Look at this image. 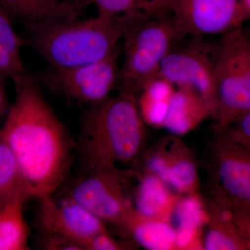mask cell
I'll list each match as a JSON object with an SVG mask.
<instances>
[{"instance_id":"1","label":"cell","mask_w":250,"mask_h":250,"mask_svg":"<svg viewBox=\"0 0 250 250\" xmlns=\"http://www.w3.org/2000/svg\"><path fill=\"white\" fill-rule=\"evenodd\" d=\"M16 98L0 128L38 200L65 184L75 143L27 72L13 80Z\"/></svg>"},{"instance_id":"2","label":"cell","mask_w":250,"mask_h":250,"mask_svg":"<svg viewBox=\"0 0 250 250\" xmlns=\"http://www.w3.org/2000/svg\"><path fill=\"white\" fill-rule=\"evenodd\" d=\"M132 14L120 17L97 16L91 19L60 20L26 26L28 41L52 65L68 68L109 57L126 31L149 17Z\"/></svg>"},{"instance_id":"3","label":"cell","mask_w":250,"mask_h":250,"mask_svg":"<svg viewBox=\"0 0 250 250\" xmlns=\"http://www.w3.org/2000/svg\"><path fill=\"white\" fill-rule=\"evenodd\" d=\"M137 97L118 91L116 97L90 106L83 116L77 149L82 170L133 161L144 138Z\"/></svg>"},{"instance_id":"4","label":"cell","mask_w":250,"mask_h":250,"mask_svg":"<svg viewBox=\"0 0 250 250\" xmlns=\"http://www.w3.org/2000/svg\"><path fill=\"white\" fill-rule=\"evenodd\" d=\"M186 37L170 12L146 18L130 28L123 39L124 61L118 90L137 97L148 81L158 75L171 49Z\"/></svg>"},{"instance_id":"5","label":"cell","mask_w":250,"mask_h":250,"mask_svg":"<svg viewBox=\"0 0 250 250\" xmlns=\"http://www.w3.org/2000/svg\"><path fill=\"white\" fill-rule=\"evenodd\" d=\"M214 92L213 114L222 129L250 111V35L243 27L217 42Z\"/></svg>"},{"instance_id":"6","label":"cell","mask_w":250,"mask_h":250,"mask_svg":"<svg viewBox=\"0 0 250 250\" xmlns=\"http://www.w3.org/2000/svg\"><path fill=\"white\" fill-rule=\"evenodd\" d=\"M128 181V174L115 165L94 166L82 170L65 195L104 223H124L134 210Z\"/></svg>"},{"instance_id":"7","label":"cell","mask_w":250,"mask_h":250,"mask_svg":"<svg viewBox=\"0 0 250 250\" xmlns=\"http://www.w3.org/2000/svg\"><path fill=\"white\" fill-rule=\"evenodd\" d=\"M181 41L161 62L159 75L175 88L191 90L214 112V65L216 43L205 38Z\"/></svg>"},{"instance_id":"8","label":"cell","mask_w":250,"mask_h":250,"mask_svg":"<svg viewBox=\"0 0 250 250\" xmlns=\"http://www.w3.org/2000/svg\"><path fill=\"white\" fill-rule=\"evenodd\" d=\"M119 77L116 50L98 62L68 68H52L46 82L70 101L90 107L111 97V92L118 86Z\"/></svg>"},{"instance_id":"9","label":"cell","mask_w":250,"mask_h":250,"mask_svg":"<svg viewBox=\"0 0 250 250\" xmlns=\"http://www.w3.org/2000/svg\"><path fill=\"white\" fill-rule=\"evenodd\" d=\"M168 4L187 36H223L248 21L241 0H168Z\"/></svg>"},{"instance_id":"10","label":"cell","mask_w":250,"mask_h":250,"mask_svg":"<svg viewBox=\"0 0 250 250\" xmlns=\"http://www.w3.org/2000/svg\"><path fill=\"white\" fill-rule=\"evenodd\" d=\"M39 223L41 231L59 233L70 238L83 250L90 238L107 231L105 223L73 199L64 195L39 200Z\"/></svg>"},{"instance_id":"11","label":"cell","mask_w":250,"mask_h":250,"mask_svg":"<svg viewBox=\"0 0 250 250\" xmlns=\"http://www.w3.org/2000/svg\"><path fill=\"white\" fill-rule=\"evenodd\" d=\"M228 139L217 152L218 184L233 203L250 210V149Z\"/></svg>"},{"instance_id":"12","label":"cell","mask_w":250,"mask_h":250,"mask_svg":"<svg viewBox=\"0 0 250 250\" xmlns=\"http://www.w3.org/2000/svg\"><path fill=\"white\" fill-rule=\"evenodd\" d=\"M84 1L59 0H0V8L12 20L29 24L75 19L83 13Z\"/></svg>"},{"instance_id":"13","label":"cell","mask_w":250,"mask_h":250,"mask_svg":"<svg viewBox=\"0 0 250 250\" xmlns=\"http://www.w3.org/2000/svg\"><path fill=\"white\" fill-rule=\"evenodd\" d=\"M208 111H211L209 106L198 95L177 88L170 99L164 126L172 134L182 135Z\"/></svg>"},{"instance_id":"14","label":"cell","mask_w":250,"mask_h":250,"mask_svg":"<svg viewBox=\"0 0 250 250\" xmlns=\"http://www.w3.org/2000/svg\"><path fill=\"white\" fill-rule=\"evenodd\" d=\"M21 198L29 201L35 197L0 129V206Z\"/></svg>"},{"instance_id":"15","label":"cell","mask_w":250,"mask_h":250,"mask_svg":"<svg viewBox=\"0 0 250 250\" xmlns=\"http://www.w3.org/2000/svg\"><path fill=\"white\" fill-rule=\"evenodd\" d=\"M27 202L16 199L0 208V250H30V229L24 215Z\"/></svg>"},{"instance_id":"16","label":"cell","mask_w":250,"mask_h":250,"mask_svg":"<svg viewBox=\"0 0 250 250\" xmlns=\"http://www.w3.org/2000/svg\"><path fill=\"white\" fill-rule=\"evenodd\" d=\"M24 42L14 30L12 20L0 8V77L4 80L27 72L21 54Z\"/></svg>"},{"instance_id":"17","label":"cell","mask_w":250,"mask_h":250,"mask_svg":"<svg viewBox=\"0 0 250 250\" xmlns=\"http://www.w3.org/2000/svg\"><path fill=\"white\" fill-rule=\"evenodd\" d=\"M124 223L129 225L136 241L146 249L169 250L175 243L176 231L172 227L164 223L146 220L134 209Z\"/></svg>"},{"instance_id":"18","label":"cell","mask_w":250,"mask_h":250,"mask_svg":"<svg viewBox=\"0 0 250 250\" xmlns=\"http://www.w3.org/2000/svg\"><path fill=\"white\" fill-rule=\"evenodd\" d=\"M98 15L104 17H120L132 14L148 16L170 12L168 0H93Z\"/></svg>"},{"instance_id":"19","label":"cell","mask_w":250,"mask_h":250,"mask_svg":"<svg viewBox=\"0 0 250 250\" xmlns=\"http://www.w3.org/2000/svg\"><path fill=\"white\" fill-rule=\"evenodd\" d=\"M168 197L162 181L155 176H147L136 190L134 210L144 218H152L166 207Z\"/></svg>"},{"instance_id":"20","label":"cell","mask_w":250,"mask_h":250,"mask_svg":"<svg viewBox=\"0 0 250 250\" xmlns=\"http://www.w3.org/2000/svg\"><path fill=\"white\" fill-rule=\"evenodd\" d=\"M175 218L178 231L195 233L203 222L205 215L198 200L194 197H188L178 205Z\"/></svg>"},{"instance_id":"21","label":"cell","mask_w":250,"mask_h":250,"mask_svg":"<svg viewBox=\"0 0 250 250\" xmlns=\"http://www.w3.org/2000/svg\"><path fill=\"white\" fill-rule=\"evenodd\" d=\"M229 228L210 229L205 239V248L207 250H231L241 249L242 242L234 236Z\"/></svg>"},{"instance_id":"22","label":"cell","mask_w":250,"mask_h":250,"mask_svg":"<svg viewBox=\"0 0 250 250\" xmlns=\"http://www.w3.org/2000/svg\"><path fill=\"white\" fill-rule=\"evenodd\" d=\"M196 177L194 164L188 161H181L170 167L167 182L179 190H184L195 182Z\"/></svg>"},{"instance_id":"23","label":"cell","mask_w":250,"mask_h":250,"mask_svg":"<svg viewBox=\"0 0 250 250\" xmlns=\"http://www.w3.org/2000/svg\"><path fill=\"white\" fill-rule=\"evenodd\" d=\"M39 243L41 249L45 250H83L76 242L51 231H41Z\"/></svg>"},{"instance_id":"24","label":"cell","mask_w":250,"mask_h":250,"mask_svg":"<svg viewBox=\"0 0 250 250\" xmlns=\"http://www.w3.org/2000/svg\"><path fill=\"white\" fill-rule=\"evenodd\" d=\"M228 126H231L229 139L247 147L250 146V111L237 118Z\"/></svg>"},{"instance_id":"25","label":"cell","mask_w":250,"mask_h":250,"mask_svg":"<svg viewBox=\"0 0 250 250\" xmlns=\"http://www.w3.org/2000/svg\"><path fill=\"white\" fill-rule=\"evenodd\" d=\"M123 245L109 236L108 231L98 233L85 243V250H116L123 249Z\"/></svg>"},{"instance_id":"26","label":"cell","mask_w":250,"mask_h":250,"mask_svg":"<svg viewBox=\"0 0 250 250\" xmlns=\"http://www.w3.org/2000/svg\"><path fill=\"white\" fill-rule=\"evenodd\" d=\"M149 170L156 173L162 182H167L170 167L163 158L159 156H154L149 159L147 163Z\"/></svg>"},{"instance_id":"27","label":"cell","mask_w":250,"mask_h":250,"mask_svg":"<svg viewBox=\"0 0 250 250\" xmlns=\"http://www.w3.org/2000/svg\"><path fill=\"white\" fill-rule=\"evenodd\" d=\"M4 81L0 77V120L5 118L11 106L5 90Z\"/></svg>"},{"instance_id":"28","label":"cell","mask_w":250,"mask_h":250,"mask_svg":"<svg viewBox=\"0 0 250 250\" xmlns=\"http://www.w3.org/2000/svg\"><path fill=\"white\" fill-rule=\"evenodd\" d=\"M241 1L245 11H246L248 21H250V0H241ZM247 31L250 35V29Z\"/></svg>"},{"instance_id":"29","label":"cell","mask_w":250,"mask_h":250,"mask_svg":"<svg viewBox=\"0 0 250 250\" xmlns=\"http://www.w3.org/2000/svg\"><path fill=\"white\" fill-rule=\"evenodd\" d=\"M2 207H3V206H2ZM1 207V206H0V208H1V207Z\"/></svg>"},{"instance_id":"30","label":"cell","mask_w":250,"mask_h":250,"mask_svg":"<svg viewBox=\"0 0 250 250\" xmlns=\"http://www.w3.org/2000/svg\"><path fill=\"white\" fill-rule=\"evenodd\" d=\"M83 1H84V0H83Z\"/></svg>"}]
</instances>
